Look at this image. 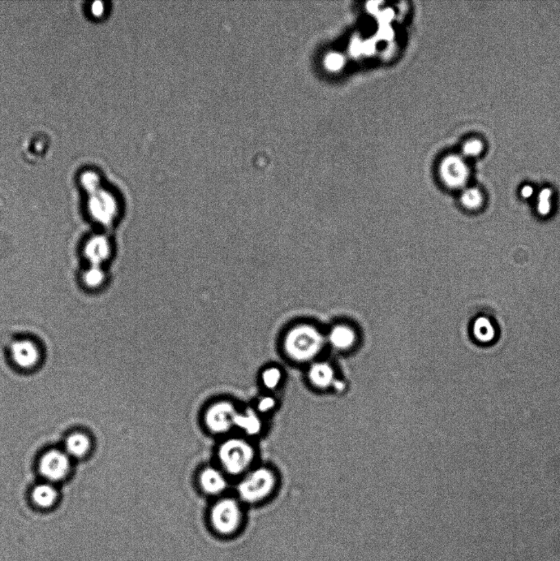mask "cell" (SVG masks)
Masks as SVG:
<instances>
[{
    "label": "cell",
    "mask_w": 560,
    "mask_h": 561,
    "mask_svg": "<svg viewBox=\"0 0 560 561\" xmlns=\"http://www.w3.org/2000/svg\"><path fill=\"white\" fill-rule=\"evenodd\" d=\"M280 346L283 355L292 361L300 364L312 362L327 346L326 331L315 322H292L283 331Z\"/></svg>",
    "instance_id": "6da1fadb"
},
{
    "label": "cell",
    "mask_w": 560,
    "mask_h": 561,
    "mask_svg": "<svg viewBox=\"0 0 560 561\" xmlns=\"http://www.w3.org/2000/svg\"><path fill=\"white\" fill-rule=\"evenodd\" d=\"M257 450L252 440L239 434L222 439L217 449V465L230 478H239L257 465Z\"/></svg>",
    "instance_id": "7a4b0ae2"
},
{
    "label": "cell",
    "mask_w": 560,
    "mask_h": 561,
    "mask_svg": "<svg viewBox=\"0 0 560 561\" xmlns=\"http://www.w3.org/2000/svg\"><path fill=\"white\" fill-rule=\"evenodd\" d=\"M278 482L277 474L272 468L257 464L238 478L235 486L236 498L243 504L264 502L274 493Z\"/></svg>",
    "instance_id": "3957f363"
},
{
    "label": "cell",
    "mask_w": 560,
    "mask_h": 561,
    "mask_svg": "<svg viewBox=\"0 0 560 561\" xmlns=\"http://www.w3.org/2000/svg\"><path fill=\"white\" fill-rule=\"evenodd\" d=\"M211 528L222 536L238 533L244 521L243 504L236 496L223 495L217 498L210 509Z\"/></svg>",
    "instance_id": "277c9868"
},
{
    "label": "cell",
    "mask_w": 560,
    "mask_h": 561,
    "mask_svg": "<svg viewBox=\"0 0 560 561\" xmlns=\"http://www.w3.org/2000/svg\"><path fill=\"white\" fill-rule=\"evenodd\" d=\"M240 407L234 401L219 399L210 403L202 413V424L210 435L225 438L235 433Z\"/></svg>",
    "instance_id": "5b68a950"
},
{
    "label": "cell",
    "mask_w": 560,
    "mask_h": 561,
    "mask_svg": "<svg viewBox=\"0 0 560 561\" xmlns=\"http://www.w3.org/2000/svg\"><path fill=\"white\" fill-rule=\"evenodd\" d=\"M231 478L217 464L202 467L197 476L198 489L202 493L219 498L226 495Z\"/></svg>",
    "instance_id": "8992f818"
},
{
    "label": "cell",
    "mask_w": 560,
    "mask_h": 561,
    "mask_svg": "<svg viewBox=\"0 0 560 561\" xmlns=\"http://www.w3.org/2000/svg\"><path fill=\"white\" fill-rule=\"evenodd\" d=\"M38 468L41 476L47 482H59L70 473L71 458L66 451L51 450L41 456Z\"/></svg>",
    "instance_id": "52a82bcc"
},
{
    "label": "cell",
    "mask_w": 560,
    "mask_h": 561,
    "mask_svg": "<svg viewBox=\"0 0 560 561\" xmlns=\"http://www.w3.org/2000/svg\"><path fill=\"white\" fill-rule=\"evenodd\" d=\"M327 346L335 351H350L359 340V331L348 321H338L326 331Z\"/></svg>",
    "instance_id": "ba28073f"
},
{
    "label": "cell",
    "mask_w": 560,
    "mask_h": 561,
    "mask_svg": "<svg viewBox=\"0 0 560 561\" xmlns=\"http://www.w3.org/2000/svg\"><path fill=\"white\" fill-rule=\"evenodd\" d=\"M469 168L463 157L449 155L443 159L439 168L441 182L450 189H460L467 184L469 179Z\"/></svg>",
    "instance_id": "9c48e42d"
},
{
    "label": "cell",
    "mask_w": 560,
    "mask_h": 561,
    "mask_svg": "<svg viewBox=\"0 0 560 561\" xmlns=\"http://www.w3.org/2000/svg\"><path fill=\"white\" fill-rule=\"evenodd\" d=\"M266 429L265 417L252 406L239 409L235 421V433L253 441L261 437Z\"/></svg>",
    "instance_id": "30bf717a"
},
{
    "label": "cell",
    "mask_w": 560,
    "mask_h": 561,
    "mask_svg": "<svg viewBox=\"0 0 560 561\" xmlns=\"http://www.w3.org/2000/svg\"><path fill=\"white\" fill-rule=\"evenodd\" d=\"M11 355L14 364L21 369H32L38 364L40 353L31 341L21 340L12 345Z\"/></svg>",
    "instance_id": "8fae6325"
},
{
    "label": "cell",
    "mask_w": 560,
    "mask_h": 561,
    "mask_svg": "<svg viewBox=\"0 0 560 561\" xmlns=\"http://www.w3.org/2000/svg\"><path fill=\"white\" fill-rule=\"evenodd\" d=\"M308 378L314 386L323 390L332 387L337 380L332 365L326 361L313 362L308 371Z\"/></svg>",
    "instance_id": "7c38bea8"
},
{
    "label": "cell",
    "mask_w": 560,
    "mask_h": 561,
    "mask_svg": "<svg viewBox=\"0 0 560 561\" xmlns=\"http://www.w3.org/2000/svg\"><path fill=\"white\" fill-rule=\"evenodd\" d=\"M92 447V442L88 435L83 433H74L66 439L64 443V451L70 458L81 459L88 454Z\"/></svg>",
    "instance_id": "4fadbf2b"
},
{
    "label": "cell",
    "mask_w": 560,
    "mask_h": 561,
    "mask_svg": "<svg viewBox=\"0 0 560 561\" xmlns=\"http://www.w3.org/2000/svg\"><path fill=\"white\" fill-rule=\"evenodd\" d=\"M32 496L33 502L38 506L47 508L55 503L58 498V493L52 483L47 482L34 487Z\"/></svg>",
    "instance_id": "5bb4252c"
},
{
    "label": "cell",
    "mask_w": 560,
    "mask_h": 561,
    "mask_svg": "<svg viewBox=\"0 0 560 561\" xmlns=\"http://www.w3.org/2000/svg\"><path fill=\"white\" fill-rule=\"evenodd\" d=\"M283 373L277 366H268L262 369L260 374V382L263 389L267 393H273L281 386Z\"/></svg>",
    "instance_id": "9a60e30c"
},
{
    "label": "cell",
    "mask_w": 560,
    "mask_h": 561,
    "mask_svg": "<svg viewBox=\"0 0 560 561\" xmlns=\"http://www.w3.org/2000/svg\"><path fill=\"white\" fill-rule=\"evenodd\" d=\"M474 337L481 344L492 342L495 338L494 326L488 317H478L473 324Z\"/></svg>",
    "instance_id": "2e32d148"
},
{
    "label": "cell",
    "mask_w": 560,
    "mask_h": 561,
    "mask_svg": "<svg viewBox=\"0 0 560 561\" xmlns=\"http://www.w3.org/2000/svg\"><path fill=\"white\" fill-rule=\"evenodd\" d=\"M252 407L259 413L261 416L266 417L274 411L277 407V400L272 395V393H267L257 397Z\"/></svg>",
    "instance_id": "e0dca14e"
},
{
    "label": "cell",
    "mask_w": 560,
    "mask_h": 561,
    "mask_svg": "<svg viewBox=\"0 0 560 561\" xmlns=\"http://www.w3.org/2000/svg\"><path fill=\"white\" fill-rule=\"evenodd\" d=\"M460 201L465 208L477 210L483 204V196L479 189L467 188L461 194Z\"/></svg>",
    "instance_id": "ac0fdd59"
},
{
    "label": "cell",
    "mask_w": 560,
    "mask_h": 561,
    "mask_svg": "<svg viewBox=\"0 0 560 561\" xmlns=\"http://www.w3.org/2000/svg\"><path fill=\"white\" fill-rule=\"evenodd\" d=\"M551 197H552V190L548 188L542 189L539 196H538L537 213L542 217H546L551 213V209H552Z\"/></svg>",
    "instance_id": "d6986e66"
},
{
    "label": "cell",
    "mask_w": 560,
    "mask_h": 561,
    "mask_svg": "<svg viewBox=\"0 0 560 561\" xmlns=\"http://www.w3.org/2000/svg\"><path fill=\"white\" fill-rule=\"evenodd\" d=\"M484 145L479 139L469 140L463 146V153L467 157H476L483 152Z\"/></svg>",
    "instance_id": "ffe728a7"
},
{
    "label": "cell",
    "mask_w": 560,
    "mask_h": 561,
    "mask_svg": "<svg viewBox=\"0 0 560 561\" xmlns=\"http://www.w3.org/2000/svg\"><path fill=\"white\" fill-rule=\"evenodd\" d=\"M326 66L330 69H334V70H337L340 67L343 66V59L342 56H340L338 54H331L328 56V58L326 59Z\"/></svg>",
    "instance_id": "44dd1931"
},
{
    "label": "cell",
    "mask_w": 560,
    "mask_h": 561,
    "mask_svg": "<svg viewBox=\"0 0 560 561\" xmlns=\"http://www.w3.org/2000/svg\"><path fill=\"white\" fill-rule=\"evenodd\" d=\"M534 193V188L531 186V185H525L521 189V195L524 198V199H528V198L531 197Z\"/></svg>",
    "instance_id": "7402d4cb"
},
{
    "label": "cell",
    "mask_w": 560,
    "mask_h": 561,
    "mask_svg": "<svg viewBox=\"0 0 560 561\" xmlns=\"http://www.w3.org/2000/svg\"><path fill=\"white\" fill-rule=\"evenodd\" d=\"M103 11H104V7H103L102 3L101 2L94 3L92 6V14L94 16L97 17L101 16L103 14H102Z\"/></svg>",
    "instance_id": "603a6c76"
},
{
    "label": "cell",
    "mask_w": 560,
    "mask_h": 561,
    "mask_svg": "<svg viewBox=\"0 0 560 561\" xmlns=\"http://www.w3.org/2000/svg\"><path fill=\"white\" fill-rule=\"evenodd\" d=\"M332 387H334L336 391H343L344 389H346V383L337 379L334 382Z\"/></svg>",
    "instance_id": "cb8c5ba5"
}]
</instances>
